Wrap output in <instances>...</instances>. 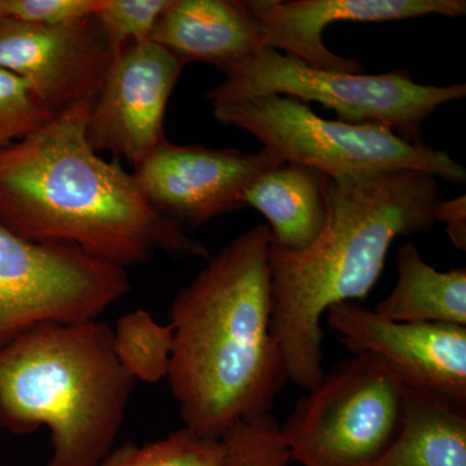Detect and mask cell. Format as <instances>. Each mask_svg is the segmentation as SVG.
Instances as JSON below:
<instances>
[{"label":"cell","mask_w":466,"mask_h":466,"mask_svg":"<svg viewBox=\"0 0 466 466\" xmlns=\"http://www.w3.org/2000/svg\"><path fill=\"white\" fill-rule=\"evenodd\" d=\"M95 97L0 148V225L26 240L64 242L113 265H148L161 251L210 259L207 247L158 213L118 158L87 140Z\"/></svg>","instance_id":"1"},{"label":"cell","mask_w":466,"mask_h":466,"mask_svg":"<svg viewBox=\"0 0 466 466\" xmlns=\"http://www.w3.org/2000/svg\"><path fill=\"white\" fill-rule=\"evenodd\" d=\"M269 245L267 225L236 236L171 305L168 383L184 426L208 440L271 413L289 381L272 332Z\"/></svg>","instance_id":"2"},{"label":"cell","mask_w":466,"mask_h":466,"mask_svg":"<svg viewBox=\"0 0 466 466\" xmlns=\"http://www.w3.org/2000/svg\"><path fill=\"white\" fill-rule=\"evenodd\" d=\"M443 188L434 175L391 170L327 177V220L306 249L269 245L272 332L288 379L311 390L323 379V329L328 309L366 299L400 236L428 231Z\"/></svg>","instance_id":"3"},{"label":"cell","mask_w":466,"mask_h":466,"mask_svg":"<svg viewBox=\"0 0 466 466\" xmlns=\"http://www.w3.org/2000/svg\"><path fill=\"white\" fill-rule=\"evenodd\" d=\"M134 382L116 357L108 324L39 325L0 350V425L17 435L47 426V466H100Z\"/></svg>","instance_id":"4"},{"label":"cell","mask_w":466,"mask_h":466,"mask_svg":"<svg viewBox=\"0 0 466 466\" xmlns=\"http://www.w3.org/2000/svg\"><path fill=\"white\" fill-rule=\"evenodd\" d=\"M220 124L247 131L281 162L305 165L329 177L416 170L465 183L464 167L443 150L410 143L388 126L325 119L308 104L271 95L211 108Z\"/></svg>","instance_id":"5"},{"label":"cell","mask_w":466,"mask_h":466,"mask_svg":"<svg viewBox=\"0 0 466 466\" xmlns=\"http://www.w3.org/2000/svg\"><path fill=\"white\" fill-rule=\"evenodd\" d=\"M222 73L225 81L207 95L211 108L271 95L318 101L341 121L385 125L410 143H424L422 125L435 110L466 96L465 84L420 85L404 69L383 75L318 69L272 48Z\"/></svg>","instance_id":"6"},{"label":"cell","mask_w":466,"mask_h":466,"mask_svg":"<svg viewBox=\"0 0 466 466\" xmlns=\"http://www.w3.org/2000/svg\"><path fill=\"white\" fill-rule=\"evenodd\" d=\"M404 390L375 355L339 361L281 426L291 459L302 466H375L400 431Z\"/></svg>","instance_id":"7"},{"label":"cell","mask_w":466,"mask_h":466,"mask_svg":"<svg viewBox=\"0 0 466 466\" xmlns=\"http://www.w3.org/2000/svg\"><path fill=\"white\" fill-rule=\"evenodd\" d=\"M130 288L124 267L0 225V350L39 325L96 320Z\"/></svg>","instance_id":"8"},{"label":"cell","mask_w":466,"mask_h":466,"mask_svg":"<svg viewBox=\"0 0 466 466\" xmlns=\"http://www.w3.org/2000/svg\"><path fill=\"white\" fill-rule=\"evenodd\" d=\"M275 155L201 146H159L133 173L140 191L158 213L177 225L198 227L247 207L251 184L279 165Z\"/></svg>","instance_id":"9"},{"label":"cell","mask_w":466,"mask_h":466,"mask_svg":"<svg viewBox=\"0 0 466 466\" xmlns=\"http://www.w3.org/2000/svg\"><path fill=\"white\" fill-rule=\"evenodd\" d=\"M183 66L173 54L150 41L116 54L88 118L92 149L108 150L135 168L167 143L165 113Z\"/></svg>","instance_id":"10"},{"label":"cell","mask_w":466,"mask_h":466,"mask_svg":"<svg viewBox=\"0 0 466 466\" xmlns=\"http://www.w3.org/2000/svg\"><path fill=\"white\" fill-rule=\"evenodd\" d=\"M113 57L95 16L61 26L0 17V69L24 79L55 115L96 97Z\"/></svg>","instance_id":"11"},{"label":"cell","mask_w":466,"mask_h":466,"mask_svg":"<svg viewBox=\"0 0 466 466\" xmlns=\"http://www.w3.org/2000/svg\"><path fill=\"white\" fill-rule=\"evenodd\" d=\"M325 315L352 354L375 355L407 385L466 401V327L392 321L354 302Z\"/></svg>","instance_id":"12"},{"label":"cell","mask_w":466,"mask_h":466,"mask_svg":"<svg viewBox=\"0 0 466 466\" xmlns=\"http://www.w3.org/2000/svg\"><path fill=\"white\" fill-rule=\"evenodd\" d=\"M258 26L263 47L312 67L364 73L357 58L328 50L323 33L330 24L385 23L440 15L461 17L465 0H245Z\"/></svg>","instance_id":"13"},{"label":"cell","mask_w":466,"mask_h":466,"mask_svg":"<svg viewBox=\"0 0 466 466\" xmlns=\"http://www.w3.org/2000/svg\"><path fill=\"white\" fill-rule=\"evenodd\" d=\"M149 41L183 66L198 61L220 72L265 48L242 0H170Z\"/></svg>","instance_id":"14"},{"label":"cell","mask_w":466,"mask_h":466,"mask_svg":"<svg viewBox=\"0 0 466 466\" xmlns=\"http://www.w3.org/2000/svg\"><path fill=\"white\" fill-rule=\"evenodd\" d=\"M245 205L266 218L274 247L306 249L317 240L327 220V175L283 162L251 184Z\"/></svg>","instance_id":"15"},{"label":"cell","mask_w":466,"mask_h":466,"mask_svg":"<svg viewBox=\"0 0 466 466\" xmlns=\"http://www.w3.org/2000/svg\"><path fill=\"white\" fill-rule=\"evenodd\" d=\"M375 466H466V401L406 383L400 431Z\"/></svg>","instance_id":"16"},{"label":"cell","mask_w":466,"mask_h":466,"mask_svg":"<svg viewBox=\"0 0 466 466\" xmlns=\"http://www.w3.org/2000/svg\"><path fill=\"white\" fill-rule=\"evenodd\" d=\"M394 289L373 311L401 323L466 327V268L440 272L429 265L413 242L398 249Z\"/></svg>","instance_id":"17"},{"label":"cell","mask_w":466,"mask_h":466,"mask_svg":"<svg viewBox=\"0 0 466 466\" xmlns=\"http://www.w3.org/2000/svg\"><path fill=\"white\" fill-rule=\"evenodd\" d=\"M173 348L171 324L157 323L144 309L125 315L113 329L116 357L134 381L155 383L167 377Z\"/></svg>","instance_id":"18"},{"label":"cell","mask_w":466,"mask_h":466,"mask_svg":"<svg viewBox=\"0 0 466 466\" xmlns=\"http://www.w3.org/2000/svg\"><path fill=\"white\" fill-rule=\"evenodd\" d=\"M223 455L222 440H208L184 426L143 446L122 444L110 451L100 466H220Z\"/></svg>","instance_id":"19"},{"label":"cell","mask_w":466,"mask_h":466,"mask_svg":"<svg viewBox=\"0 0 466 466\" xmlns=\"http://www.w3.org/2000/svg\"><path fill=\"white\" fill-rule=\"evenodd\" d=\"M225 455L220 466H291L289 447L271 413L247 417L222 438Z\"/></svg>","instance_id":"20"},{"label":"cell","mask_w":466,"mask_h":466,"mask_svg":"<svg viewBox=\"0 0 466 466\" xmlns=\"http://www.w3.org/2000/svg\"><path fill=\"white\" fill-rule=\"evenodd\" d=\"M170 0H103L94 15L113 54L127 46L149 41Z\"/></svg>","instance_id":"21"},{"label":"cell","mask_w":466,"mask_h":466,"mask_svg":"<svg viewBox=\"0 0 466 466\" xmlns=\"http://www.w3.org/2000/svg\"><path fill=\"white\" fill-rule=\"evenodd\" d=\"M54 116L24 79L0 69V148L38 130Z\"/></svg>","instance_id":"22"},{"label":"cell","mask_w":466,"mask_h":466,"mask_svg":"<svg viewBox=\"0 0 466 466\" xmlns=\"http://www.w3.org/2000/svg\"><path fill=\"white\" fill-rule=\"evenodd\" d=\"M103 0H3V17L45 26L69 25L94 16Z\"/></svg>","instance_id":"23"},{"label":"cell","mask_w":466,"mask_h":466,"mask_svg":"<svg viewBox=\"0 0 466 466\" xmlns=\"http://www.w3.org/2000/svg\"><path fill=\"white\" fill-rule=\"evenodd\" d=\"M435 222L446 225L450 240L459 250H466V196L438 202L434 210Z\"/></svg>","instance_id":"24"},{"label":"cell","mask_w":466,"mask_h":466,"mask_svg":"<svg viewBox=\"0 0 466 466\" xmlns=\"http://www.w3.org/2000/svg\"><path fill=\"white\" fill-rule=\"evenodd\" d=\"M0 17H3V0H0Z\"/></svg>","instance_id":"25"}]
</instances>
